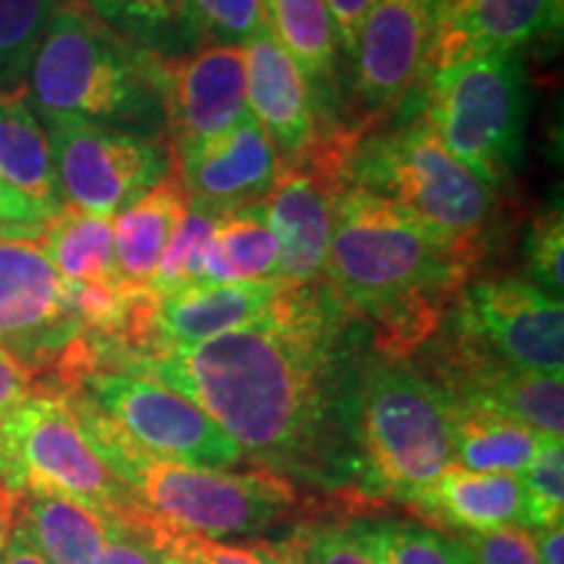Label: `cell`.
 I'll return each mask as SVG.
<instances>
[{
	"instance_id": "cell-1",
	"label": "cell",
	"mask_w": 564,
	"mask_h": 564,
	"mask_svg": "<svg viewBox=\"0 0 564 564\" xmlns=\"http://www.w3.org/2000/svg\"><path fill=\"white\" fill-rule=\"evenodd\" d=\"M369 345V324L327 282H282L272 306L246 327L123 371L192 400L257 468L366 505L358 392Z\"/></svg>"
},
{
	"instance_id": "cell-2",
	"label": "cell",
	"mask_w": 564,
	"mask_h": 564,
	"mask_svg": "<svg viewBox=\"0 0 564 564\" xmlns=\"http://www.w3.org/2000/svg\"><path fill=\"white\" fill-rule=\"evenodd\" d=\"M481 257L398 204L345 186L335 196L324 278L352 314L373 324V352L405 361L442 327Z\"/></svg>"
},
{
	"instance_id": "cell-3",
	"label": "cell",
	"mask_w": 564,
	"mask_h": 564,
	"mask_svg": "<svg viewBox=\"0 0 564 564\" xmlns=\"http://www.w3.org/2000/svg\"><path fill=\"white\" fill-rule=\"evenodd\" d=\"M37 118L68 116L162 141V58L100 24L76 0H61L26 76Z\"/></svg>"
},
{
	"instance_id": "cell-4",
	"label": "cell",
	"mask_w": 564,
	"mask_h": 564,
	"mask_svg": "<svg viewBox=\"0 0 564 564\" xmlns=\"http://www.w3.org/2000/svg\"><path fill=\"white\" fill-rule=\"evenodd\" d=\"M68 403L97 457L167 533L209 541L253 535L280 523L299 505L295 486L270 470L230 474L158 460L131 447L79 398H70Z\"/></svg>"
},
{
	"instance_id": "cell-5",
	"label": "cell",
	"mask_w": 564,
	"mask_h": 564,
	"mask_svg": "<svg viewBox=\"0 0 564 564\" xmlns=\"http://www.w3.org/2000/svg\"><path fill=\"white\" fill-rule=\"evenodd\" d=\"M455 398L408 361L371 352L358 392L361 497L411 507L453 465Z\"/></svg>"
},
{
	"instance_id": "cell-6",
	"label": "cell",
	"mask_w": 564,
	"mask_h": 564,
	"mask_svg": "<svg viewBox=\"0 0 564 564\" xmlns=\"http://www.w3.org/2000/svg\"><path fill=\"white\" fill-rule=\"evenodd\" d=\"M345 183L398 204L415 220L484 253L497 194L447 152L423 118L364 133L345 160Z\"/></svg>"
},
{
	"instance_id": "cell-7",
	"label": "cell",
	"mask_w": 564,
	"mask_h": 564,
	"mask_svg": "<svg viewBox=\"0 0 564 564\" xmlns=\"http://www.w3.org/2000/svg\"><path fill=\"white\" fill-rule=\"evenodd\" d=\"M408 97L447 152L486 186H502L523 165L528 79L520 53L426 70Z\"/></svg>"
},
{
	"instance_id": "cell-8",
	"label": "cell",
	"mask_w": 564,
	"mask_h": 564,
	"mask_svg": "<svg viewBox=\"0 0 564 564\" xmlns=\"http://www.w3.org/2000/svg\"><path fill=\"white\" fill-rule=\"evenodd\" d=\"M0 491L58 494L108 525L139 528L147 518L91 449L68 400L45 384L0 419Z\"/></svg>"
},
{
	"instance_id": "cell-9",
	"label": "cell",
	"mask_w": 564,
	"mask_h": 564,
	"mask_svg": "<svg viewBox=\"0 0 564 564\" xmlns=\"http://www.w3.org/2000/svg\"><path fill=\"white\" fill-rule=\"evenodd\" d=\"M45 387L84 400L131 447L158 460L228 470L243 457L202 408L141 373L95 366Z\"/></svg>"
},
{
	"instance_id": "cell-10",
	"label": "cell",
	"mask_w": 564,
	"mask_h": 564,
	"mask_svg": "<svg viewBox=\"0 0 564 564\" xmlns=\"http://www.w3.org/2000/svg\"><path fill=\"white\" fill-rule=\"evenodd\" d=\"M40 123L63 202L89 215L112 220L173 173V152L165 141L68 116L40 118Z\"/></svg>"
},
{
	"instance_id": "cell-11",
	"label": "cell",
	"mask_w": 564,
	"mask_h": 564,
	"mask_svg": "<svg viewBox=\"0 0 564 564\" xmlns=\"http://www.w3.org/2000/svg\"><path fill=\"white\" fill-rule=\"evenodd\" d=\"M358 139L348 129L329 131L295 160L282 162L264 209L278 243V280L285 285H314L324 278L335 196L348 186L345 160Z\"/></svg>"
},
{
	"instance_id": "cell-12",
	"label": "cell",
	"mask_w": 564,
	"mask_h": 564,
	"mask_svg": "<svg viewBox=\"0 0 564 564\" xmlns=\"http://www.w3.org/2000/svg\"><path fill=\"white\" fill-rule=\"evenodd\" d=\"M444 322L514 369L562 373V299L544 293L531 280L505 274L468 282Z\"/></svg>"
},
{
	"instance_id": "cell-13",
	"label": "cell",
	"mask_w": 564,
	"mask_h": 564,
	"mask_svg": "<svg viewBox=\"0 0 564 564\" xmlns=\"http://www.w3.org/2000/svg\"><path fill=\"white\" fill-rule=\"evenodd\" d=\"M82 337L68 285L37 241H0V348L51 373Z\"/></svg>"
},
{
	"instance_id": "cell-14",
	"label": "cell",
	"mask_w": 564,
	"mask_h": 564,
	"mask_svg": "<svg viewBox=\"0 0 564 564\" xmlns=\"http://www.w3.org/2000/svg\"><path fill=\"white\" fill-rule=\"evenodd\" d=\"M442 0H377L352 53V97L364 118L390 116L419 87L440 24Z\"/></svg>"
},
{
	"instance_id": "cell-15",
	"label": "cell",
	"mask_w": 564,
	"mask_h": 564,
	"mask_svg": "<svg viewBox=\"0 0 564 564\" xmlns=\"http://www.w3.org/2000/svg\"><path fill=\"white\" fill-rule=\"evenodd\" d=\"M436 384L457 403L484 408L525 423L544 436L564 434L562 373H535L499 361L481 345L457 335L442 343L436 361Z\"/></svg>"
},
{
	"instance_id": "cell-16",
	"label": "cell",
	"mask_w": 564,
	"mask_h": 564,
	"mask_svg": "<svg viewBox=\"0 0 564 564\" xmlns=\"http://www.w3.org/2000/svg\"><path fill=\"white\" fill-rule=\"evenodd\" d=\"M162 105L175 158L230 131L249 116L243 47H202L162 61Z\"/></svg>"
},
{
	"instance_id": "cell-17",
	"label": "cell",
	"mask_w": 564,
	"mask_h": 564,
	"mask_svg": "<svg viewBox=\"0 0 564 564\" xmlns=\"http://www.w3.org/2000/svg\"><path fill=\"white\" fill-rule=\"evenodd\" d=\"M178 160L188 204L212 217L264 204L282 173V158L251 112Z\"/></svg>"
},
{
	"instance_id": "cell-18",
	"label": "cell",
	"mask_w": 564,
	"mask_h": 564,
	"mask_svg": "<svg viewBox=\"0 0 564 564\" xmlns=\"http://www.w3.org/2000/svg\"><path fill=\"white\" fill-rule=\"evenodd\" d=\"M564 0H442L429 70L470 58L520 53L562 32Z\"/></svg>"
},
{
	"instance_id": "cell-19",
	"label": "cell",
	"mask_w": 564,
	"mask_h": 564,
	"mask_svg": "<svg viewBox=\"0 0 564 564\" xmlns=\"http://www.w3.org/2000/svg\"><path fill=\"white\" fill-rule=\"evenodd\" d=\"M246 100L251 118L267 131L280 158L295 160L319 137L312 91L291 55L270 30L243 47Z\"/></svg>"
},
{
	"instance_id": "cell-20",
	"label": "cell",
	"mask_w": 564,
	"mask_h": 564,
	"mask_svg": "<svg viewBox=\"0 0 564 564\" xmlns=\"http://www.w3.org/2000/svg\"><path fill=\"white\" fill-rule=\"evenodd\" d=\"M411 510L423 520L463 533H494L505 528L528 531L520 476L474 474L455 463L415 499Z\"/></svg>"
},
{
	"instance_id": "cell-21",
	"label": "cell",
	"mask_w": 564,
	"mask_h": 564,
	"mask_svg": "<svg viewBox=\"0 0 564 564\" xmlns=\"http://www.w3.org/2000/svg\"><path fill=\"white\" fill-rule=\"evenodd\" d=\"M186 212V188L178 178L167 175L152 192H147L129 209L116 215L112 251H116V270L126 285L150 291L162 253Z\"/></svg>"
},
{
	"instance_id": "cell-22",
	"label": "cell",
	"mask_w": 564,
	"mask_h": 564,
	"mask_svg": "<svg viewBox=\"0 0 564 564\" xmlns=\"http://www.w3.org/2000/svg\"><path fill=\"white\" fill-rule=\"evenodd\" d=\"M270 32L291 55L312 91L314 116L333 108L340 45L327 0H264Z\"/></svg>"
},
{
	"instance_id": "cell-23",
	"label": "cell",
	"mask_w": 564,
	"mask_h": 564,
	"mask_svg": "<svg viewBox=\"0 0 564 564\" xmlns=\"http://www.w3.org/2000/svg\"><path fill=\"white\" fill-rule=\"evenodd\" d=\"M9 497V494H6ZM11 525L19 528L47 564H95L108 523L87 507L58 494L9 497Z\"/></svg>"
},
{
	"instance_id": "cell-24",
	"label": "cell",
	"mask_w": 564,
	"mask_h": 564,
	"mask_svg": "<svg viewBox=\"0 0 564 564\" xmlns=\"http://www.w3.org/2000/svg\"><path fill=\"white\" fill-rule=\"evenodd\" d=\"M37 246L66 285H108L118 282L112 251V220L63 204L42 225Z\"/></svg>"
},
{
	"instance_id": "cell-25",
	"label": "cell",
	"mask_w": 564,
	"mask_h": 564,
	"mask_svg": "<svg viewBox=\"0 0 564 564\" xmlns=\"http://www.w3.org/2000/svg\"><path fill=\"white\" fill-rule=\"evenodd\" d=\"M544 434L507 415L457 403L453 413V463L474 474L520 476L539 453Z\"/></svg>"
},
{
	"instance_id": "cell-26",
	"label": "cell",
	"mask_w": 564,
	"mask_h": 564,
	"mask_svg": "<svg viewBox=\"0 0 564 564\" xmlns=\"http://www.w3.org/2000/svg\"><path fill=\"white\" fill-rule=\"evenodd\" d=\"M100 24L162 61L199 51L192 0H76Z\"/></svg>"
},
{
	"instance_id": "cell-27",
	"label": "cell",
	"mask_w": 564,
	"mask_h": 564,
	"mask_svg": "<svg viewBox=\"0 0 564 564\" xmlns=\"http://www.w3.org/2000/svg\"><path fill=\"white\" fill-rule=\"evenodd\" d=\"M26 91H0V178L47 207L61 209L63 194L45 129L24 100Z\"/></svg>"
},
{
	"instance_id": "cell-28",
	"label": "cell",
	"mask_w": 564,
	"mask_h": 564,
	"mask_svg": "<svg viewBox=\"0 0 564 564\" xmlns=\"http://www.w3.org/2000/svg\"><path fill=\"white\" fill-rule=\"evenodd\" d=\"M207 282L278 280V243L264 204H251L215 217L204 264Z\"/></svg>"
},
{
	"instance_id": "cell-29",
	"label": "cell",
	"mask_w": 564,
	"mask_h": 564,
	"mask_svg": "<svg viewBox=\"0 0 564 564\" xmlns=\"http://www.w3.org/2000/svg\"><path fill=\"white\" fill-rule=\"evenodd\" d=\"M373 564H476L460 539L400 520H356L345 525Z\"/></svg>"
},
{
	"instance_id": "cell-30",
	"label": "cell",
	"mask_w": 564,
	"mask_h": 564,
	"mask_svg": "<svg viewBox=\"0 0 564 564\" xmlns=\"http://www.w3.org/2000/svg\"><path fill=\"white\" fill-rule=\"evenodd\" d=\"M61 0H0V91H26L34 53Z\"/></svg>"
},
{
	"instance_id": "cell-31",
	"label": "cell",
	"mask_w": 564,
	"mask_h": 564,
	"mask_svg": "<svg viewBox=\"0 0 564 564\" xmlns=\"http://www.w3.org/2000/svg\"><path fill=\"white\" fill-rule=\"evenodd\" d=\"M212 225H215V217L188 204L186 217L175 228L171 243L162 253L158 272L150 282V291L154 295L181 293L207 282L204 264H207Z\"/></svg>"
},
{
	"instance_id": "cell-32",
	"label": "cell",
	"mask_w": 564,
	"mask_h": 564,
	"mask_svg": "<svg viewBox=\"0 0 564 564\" xmlns=\"http://www.w3.org/2000/svg\"><path fill=\"white\" fill-rule=\"evenodd\" d=\"M192 24L202 47H246L267 21L264 0H192Z\"/></svg>"
},
{
	"instance_id": "cell-33",
	"label": "cell",
	"mask_w": 564,
	"mask_h": 564,
	"mask_svg": "<svg viewBox=\"0 0 564 564\" xmlns=\"http://www.w3.org/2000/svg\"><path fill=\"white\" fill-rule=\"evenodd\" d=\"M528 531L564 523V449L560 436H544L531 465L520 474Z\"/></svg>"
},
{
	"instance_id": "cell-34",
	"label": "cell",
	"mask_w": 564,
	"mask_h": 564,
	"mask_svg": "<svg viewBox=\"0 0 564 564\" xmlns=\"http://www.w3.org/2000/svg\"><path fill=\"white\" fill-rule=\"evenodd\" d=\"M564 215L562 204L541 212L525 236V267L533 285L562 299L564 293Z\"/></svg>"
},
{
	"instance_id": "cell-35",
	"label": "cell",
	"mask_w": 564,
	"mask_h": 564,
	"mask_svg": "<svg viewBox=\"0 0 564 564\" xmlns=\"http://www.w3.org/2000/svg\"><path fill=\"white\" fill-rule=\"evenodd\" d=\"M291 544L299 564H373L343 525L303 528Z\"/></svg>"
},
{
	"instance_id": "cell-36",
	"label": "cell",
	"mask_w": 564,
	"mask_h": 564,
	"mask_svg": "<svg viewBox=\"0 0 564 564\" xmlns=\"http://www.w3.org/2000/svg\"><path fill=\"white\" fill-rule=\"evenodd\" d=\"M460 541L468 546L476 564H541L531 533L523 528H505V531L494 533H463Z\"/></svg>"
},
{
	"instance_id": "cell-37",
	"label": "cell",
	"mask_w": 564,
	"mask_h": 564,
	"mask_svg": "<svg viewBox=\"0 0 564 564\" xmlns=\"http://www.w3.org/2000/svg\"><path fill=\"white\" fill-rule=\"evenodd\" d=\"M192 544L207 564H299L291 539L228 544V541L194 539L192 535Z\"/></svg>"
},
{
	"instance_id": "cell-38",
	"label": "cell",
	"mask_w": 564,
	"mask_h": 564,
	"mask_svg": "<svg viewBox=\"0 0 564 564\" xmlns=\"http://www.w3.org/2000/svg\"><path fill=\"white\" fill-rule=\"evenodd\" d=\"M95 564H160V549L150 533L129 525H108Z\"/></svg>"
},
{
	"instance_id": "cell-39",
	"label": "cell",
	"mask_w": 564,
	"mask_h": 564,
	"mask_svg": "<svg viewBox=\"0 0 564 564\" xmlns=\"http://www.w3.org/2000/svg\"><path fill=\"white\" fill-rule=\"evenodd\" d=\"M58 209L47 207L30 194L19 192L9 181L0 178V225H42Z\"/></svg>"
},
{
	"instance_id": "cell-40",
	"label": "cell",
	"mask_w": 564,
	"mask_h": 564,
	"mask_svg": "<svg viewBox=\"0 0 564 564\" xmlns=\"http://www.w3.org/2000/svg\"><path fill=\"white\" fill-rule=\"evenodd\" d=\"M373 3H377V0H327L329 17H333L337 34V45H340V53L348 61L352 58V53H356L358 32H361L366 13L371 11Z\"/></svg>"
},
{
	"instance_id": "cell-41",
	"label": "cell",
	"mask_w": 564,
	"mask_h": 564,
	"mask_svg": "<svg viewBox=\"0 0 564 564\" xmlns=\"http://www.w3.org/2000/svg\"><path fill=\"white\" fill-rule=\"evenodd\" d=\"M34 390V371L0 348V419Z\"/></svg>"
},
{
	"instance_id": "cell-42",
	"label": "cell",
	"mask_w": 564,
	"mask_h": 564,
	"mask_svg": "<svg viewBox=\"0 0 564 564\" xmlns=\"http://www.w3.org/2000/svg\"><path fill=\"white\" fill-rule=\"evenodd\" d=\"M531 541L541 564H564V523L533 528Z\"/></svg>"
},
{
	"instance_id": "cell-43",
	"label": "cell",
	"mask_w": 564,
	"mask_h": 564,
	"mask_svg": "<svg viewBox=\"0 0 564 564\" xmlns=\"http://www.w3.org/2000/svg\"><path fill=\"white\" fill-rule=\"evenodd\" d=\"M160 564H207L204 556L196 552L192 544V535H175L165 533L158 541Z\"/></svg>"
},
{
	"instance_id": "cell-44",
	"label": "cell",
	"mask_w": 564,
	"mask_h": 564,
	"mask_svg": "<svg viewBox=\"0 0 564 564\" xmlns=\"http://www.w3.org/2000/svg\"><path fill=\"white\" fill-rule=\"evenodd\" d=\"M0 564H47L42 560V554L32 546V541L26 539L19 528L11 525L9 539H6L3 549H0Z\"/></svg>"
},
{
	"instance_id": "cell-45",
	"label": "cell",
	"mask_w": 564,
	"mask_h": 564,
	"mask_svg": "<svg viewBox=\"0 0 564 564\" xmlns=\"http://www.w3.org/2000/svg\"><path fill=\"white\" fill-rule=\"evenodd\" d=\"M42 225H0V241H37Z\"/></svg>"
},
{
	"instance_id": "cell-46",
	"label": "cell",
	"mask_w": 564,
	"mask_h": 564,
	"mask_svg": "<svg viewBox=\"0 0 564 564\" xmlns=\"http://www.w3.org/2000/svg\"><path fill=\"white\" fill-rule=\"evenodd\" d=\"M11 531V507H9V497L0 491V549H3L6 539H9Z\"/></svg>"
}]
</instances>
